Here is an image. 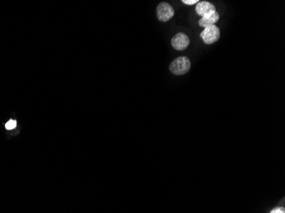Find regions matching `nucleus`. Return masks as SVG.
Instances as JSON below:
<instances>
[{
  "label": "nucleus",
  "instance_id": "1",
  "mask_svg": "<svg viewBox=\"0 0 285 213\" xmlns=\"http://www.w3.org/2000/svg\"><path fill=\"white\" fill-rule=\"evenodd\" d=\"M190 67H191V63L188 57L180 56L174 59V61L171 62L169 68L172 74H175V75H184L190 71Z\"/></svg>",
  "mask_w": 285,
  "mask_h": 213
},
{
  "label": "nucleus",
  "instance_id": "2",
  "mask_svg": "<svg viewBox=\"0 0 285 213\" xmlns=\"http://www.w3.org/2000/svg\"><path fill=\"white\" fill-rule=\"evenodd\" d=\"M200 36L205 43L212 44L220 40V29L215 25L208 27V28H204V30H202Z\"/></svg>",
  "mask_w": 285,
  "mask_h": 213
},
{
  "label": "nucleus",
  "instance_id": "3",
  "mask_svg": "<svg viewBox=\"0 0 285 213\" xmlns=\"http://www.w3.org/2000/svg\"><path fill=\"white\" fill-rule=\"evenodd\" d=\"M156 15L160 22H167L174 16V9L171 4L166 2L160 3L156 8Z\"/></svg>",
  "mask_w": 285,
  "mask_h": 213
},
{
  "label": "nucleus",
  "instance_id": "4",
  "mask_svg": "<svg viewBox=\"0 0 285 213\" xmlns=\"http://www.w3.org/2000/svg\"><path fill=\"white\" fill-rule=\"evenodd\" d=\"M171 43L176 50H184L189 46L190 39L186 34L179 33L172 39Z\"/></svg>",
  "mask_w": 285,
  "mask_h": 213
},
{
  "label": "nucleus",
  "instance_id": "5",
  "mask_svg": "<svg viewBox=\"0 0 285 213\" xmlns=\"http://www.w3.org/2000/svg\"><path fill=\"white\" fill-rule=\"evenodd\" d=\"M216 11L215 6L213 3L208 1H201L196 3V7H195V12L199 16H207L209 15L211 13H214Z\"/></svg>",
  "mask_w": 285,
  "mask_h": 213
},
{
  "label": "nucleus",
  "instance_id": "6",
  "mask_svg": "<svg viewBox=\"0 0 285 213\" xmlns=\"http://www.w3.org/2000/svg\"><path fill=\"white\" fill-rule=\"evenodd\" d=\"M220 20V15L217 11L214 13H211L209 15L207 16H202L200 20H199V26L202 27V28H208L211 26H214L215 23Z\"/></svg>",
  "mask_w": 285,
  "mask_h": 213
},
{
  "label": "nucleus",
  "instance_id": "7",
  "mask_svg": "<svg viewBox=\"0 0 285 213\" xmlns=\"http://www.w3.org/2000/svg\"><path fill=\"white\" fill-rule=\"evenodd\" d=\"M16 127V121L14 120H10L9 122H7L5 125V128L7 130H13Z\"/></svg>",
  "mask_w": 285,
  "mask_h": 213
},
{
  "label": "nucleus",
  "instance_id": "8",
  "mask_svg": "<svg viewBox=\"0 0 285 213\" xmlns=\"http://www.w3.org/2000/svg\"><path fill=\"white\" fill-rule=\"evenodd\" d=\"M182 3H185L186 5H193L198 3V0H183Z\"/></svg>",
  "mask_w": 285,
  "mask_h": 213
},
{
  "label": "nucleus",
  "instance_id": "9",
  "mask_svg": "<svg viewBox=\"0 0 285 213\" xmlns=\"http://www.w3.org/2000/svg\"><path fill=\"white\" fill-rule=\"evenodd\" d=\"M285 213V210H284L283 208H280V207H279V208H275V209H273V210L272 211V212H271V213Z\"/></svg>",
  "mask_w": 285,
  "mask_h": 213
}]
</instances>
